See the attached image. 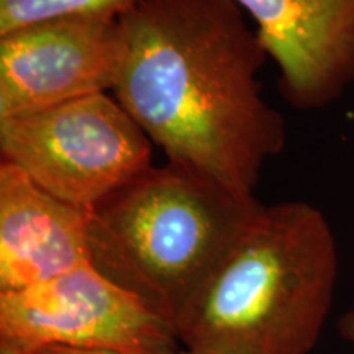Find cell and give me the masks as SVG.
I'll return each mask as SVG.
<instances>
[{"instance_id": "3957f363", "label": "cell", "mask_w": 354, "mask_h": 354, "mask_svg": "<svg viewBox=\"0 0 354 354\" xmlns=\"http://www.w3.org/2000/svg\"><path fill=\"white\" fill-rule=\"evenodd\" d=\"M261 209L254 194L167 161L92 209L88 256L174 326Z\"/></svg>"}, {"instance_id": "ba28073f", "label": "cell", "mask_w": 354, "mask_h": 354, "mask_svg": "<svg viewBox=\"0 0 354 354\" xmlns=\"http://www.w3.org/2000/svg\"><path fill=\"white\" fill-rule=\"evenodd\" d=\"M91 212L0 162V292L41 284L88 263Z\"/></svg>"}, {"instance_id": "9c48e42d", "label": "cell", "mask_w": 354, "mask_h": 354, "mask_svg": "<svg viewBox=\"0 0 354 354\" xmlns=\"http://www.w3.org/2000/svg\"><path fill=\"white\" fill-rule=\"evenodd\" d=\"M141 0H0V35L59 19L120 20Z\"/></svg>"}, {"instance_id": "6da1fadb", "label": "cell", "mask_w": 354, "mask_h": 354, "mask_svg": "<svg viewBox=\"0 0 354 354\" xmlns=\"http://www.w3.org/2000/svg\"><path fill=\"white\" fill-rule=\"evenodd\" d=\"M118 24L115 99L167 161L254 194L287 127L263 95L269 55L245 12L232 0H141Z\"/></svg>"}, {"instance_id": "5b68a950", "label": "cell", "mask_w": 354, "mask_h": 354, "mask_svg": "<svg viewBox=\"0 0 354 354\" xmlns=\"http://www.w3.org/2000/svg\"><path fill=\"white\" fill-rule=\"evenodd\" d=\"M174 326L100 274L91 261L21 290L0 292V348L167 353Z\"/></svg>"}, {"instance_id": "7a4b0ae2", "label": "cell", "mask_w": 354, "mask_h": 354, "mask_svg": "<svg viewBox=\"0 0 354 354\" xmlns=\"http://www.w3.org/2000/svg\"><path fill=\"white\" fill-rule=\"evenodd\" d=\"M336 238L312 203L263 205L174 323L194 354H310L333 305Z\"/></svg>"}, {"instance_id": "8992f818", "label": "cell", "mask_w": 354, "mask_h": 354, "mask_svg": "<svg viewBox=\"0 0 354 354\" xmlns=\"http://www.w3.org/2000/svg\"><path fill=\"white\" fill-rule=\"evenodd\" d=\"M122 57L118 20L59 19L0 35V120L107 94Z\"/></svg>"}, {"instance_id": "52a82bcc", "label": "cell", "mask_w": 354, "mask_h": 354, "mask_svg": "<svg viewBox=\"0 0 354 354\" xmlns=\"http://www.w3.org/2000/svg\"><path fill=\"white\" fill-rule=\"evenodd\" d=\"M254 21L279 69V92L310 112L354 84V0H232Z\"/></svg>"}, {"instance_id": "7c38bea8", "label": "cell", "mask_w": 354, "mask_h": 354, "mask_svg": "<svg viewBox=\"0 0 354 354\" xmlns=\"http://www.w3.org/2000/svg\"><path fill=\"white\" fill-rule=\"evenodd\" d=\"M0 354H21V353L13 351L10 348H0Z\"/></svg>"}, {"instance_id": "277c9868", "label": "cell", "mask_w": 354, "mask_h": 354, "mask_svg": "<svg viewBox=\"0 0 354 354\" xmlns=\"http://www.w3.org/2000/svg\"><path fill=\"white\" fill-rule=\"evenodd\" d=\"M151 145L109 94L0 120L2 161L51 196L87 210L153 166Z\"/></svg>"}, {"instance_id": "30bf717a", "label": "cell", "mask_w": 354, "mask_h": 354, "mask_svg": "<svg viewBox=\"0 0 354 354\" xmlns=\"http://www.w3.org/2000/svg\"><path fill=\"white\" fill-rule=\"evenodd\" d=\"M35 354H194L184 349V351H167V353H118V351H92V349H68V348H46Z\"/></svg>"}, {"instance_id": "8fae6325", "label": "cell", "mask_w": 354, "mask_h": 354, "mask_svg": "<svg viewBox=\"0 0 354 354\" xmlns=\"http://www.w3.org/2000/svg\"><path fill=\"white\" fill-rule=\"evenodd\" d=\"M338 333L343 336L346 342L354 344V308L344 312L338 320Z\"/></svg>"}]
</instances>
